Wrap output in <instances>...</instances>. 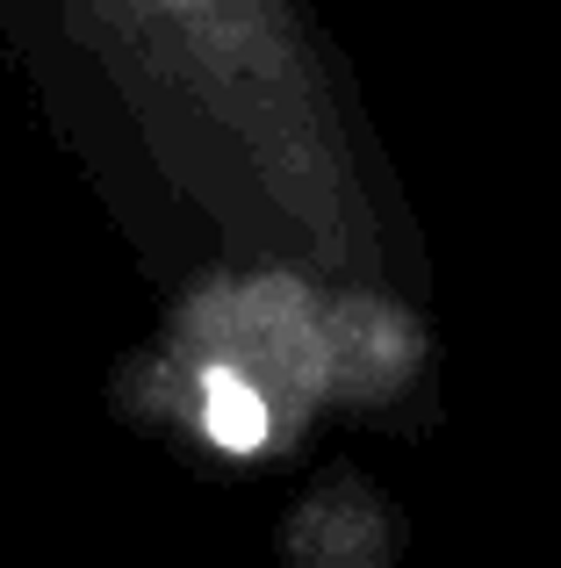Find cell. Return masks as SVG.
Wrapping results in <instances>:
<instances>
[{"mask_svg":"<svg viewBox=\"0 0 561 568\" xmlns=\"http://www.w3.org/2000/svg\"><path fill=\"white\" fill-rule=\"evenodd\" d=\"M123 138V166L181 216L195 266L375 288L432 310V252L410 216L367 87L317 0H43Z\"/></svg>","mask_w":561,"mask_h":568,"instance_id":"6da1fadb","label":"cell"}]
</instances>
